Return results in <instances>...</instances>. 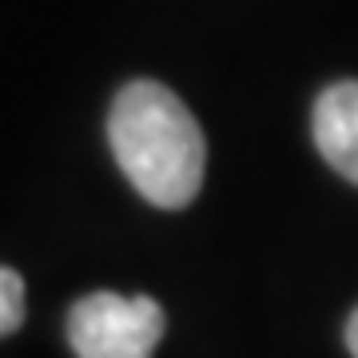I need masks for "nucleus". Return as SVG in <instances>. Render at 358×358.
<instances>
[{
    "instance_id": "1",
    "label": "nucleus",
    "mask_w": 358,
    "mask_h": 358,
    "mask_svg": "<svg viewBox=\"0 0 358 358\" xmlns=\"http://www.w3.org/2000/svg\"><path fill=\"white\" fill-rule=\"evenodd\" d=\"M108 143L128 183L164 211L187 207L203 187V131L187 103L155 80H136L115 96Z\"/></svg>"
},
{
    "instance_id": "2",
    "label": "nucleus",
    "mask_w": 358,
    "mask_h": 358,
    "mask_svg": "<svg viewBox=\"0 0 358 358\" xmlns=\"http://www.w3.org/2000/svg\"><path fill=\"white\" fill-rule=\"evenodd\" d=\"M164 338V307L148 294L92 291L68 310L76 358H152Z\"/></svg>"
},
{
    "instance_id": "3",
    "label": "nucleus",
    "mask_w": 358,
    "mask_h": 358,
    "mask_svg": "<svg viewBox=\"0 0 358 358\" xmlns=\"http://www.w3.org/2000/svg\"><path fill=\"white\" fill-rule=\"evenodd\" d=\"M315 148L358 187V80L331 84L315 100Z\"/></svg>"
},
{
    "instance_id": "4",
    "label": "nucleus",
    "mask_w": 358,
    "mask_h": 358,
    "mask_svg": "<svg viewBox=\"0 0 358 358\" xmlns=\"http://www.w3.org/2000/svg\"><path fill=\"white\" fill-rule=\"evenodd\" d=\"M24 322V279L13 267H0V338Z\"/></svg>"
},
{
    "instance_id": "5",
    "label": "nucleus",
    "mask_w": 358,
    "mask_h": 358,
    "mask_svg": "<svg viewBox=\"0 0 358 358\" xmlns=\"http://www.w3.org/2000/svg\"><path fill=\"white\" fill-rule=\"evenodd\" d=\"M346 346H350V355L358 358V310L350 315V322H346Z\"/></svg>"
}]
</instances>
